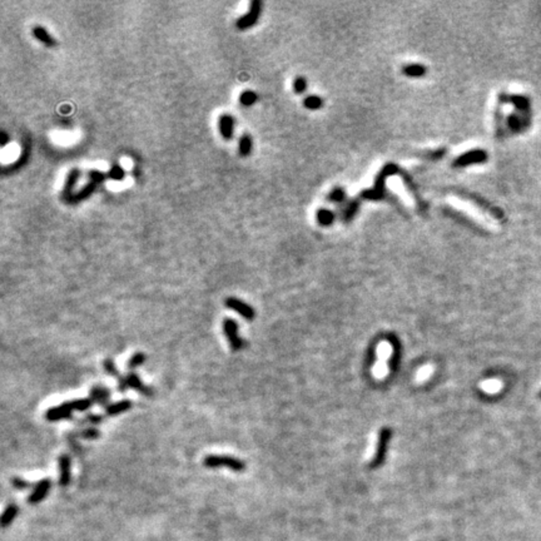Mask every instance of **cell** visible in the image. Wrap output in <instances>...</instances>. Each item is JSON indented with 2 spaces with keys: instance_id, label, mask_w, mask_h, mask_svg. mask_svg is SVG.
<instances>
[{
  "instance_id": "8",
  "label": "cell",
  "mask_w": 541,
  "mask_h": 541,
  "mask_svg": "<svg viewBox=\"0 0 541 541\" xmlns=\"http://www.w3.org/2000/svg\"><path fill=\"white\" fill-rule=\"evenodd\" d=\"M488 158L489 155L485 150H469V152L464 153L460 157L456 158L455 162H453V167H466L470 165H477V163H485Z\"/></svg>"
},
{
  "instance_id": "32",
  "label": "cell",
  "mask_w": 541,
  "mask_h": 541,
  "mask_svg": "<svg viewBox=\"0 0 541 541\" xmlns=\"http://www.w3.org/2000/svg\"><path fill=\"white\" fill-rule=\"evenodd\" d=\"M103 367H104L105 372L108 373V375L113 376V377H117V378H120L122 377V375L119 373L118 368H117L116 363H114V361L112 359H105L104 361H103Z\"/></svg>"
},
{
  "instance_id": "5",
  "label": "cell",
  "mask_w": 541,
  "mask_h": 541,
  "mask_svg": "<svg viewBox=\"0 0 541 541\" xmlns=\"http://www.w3.org/2000/svg\"><path fill=\"white\" fill-rule=\"evenodd\" d=\"M222 326L223 332H225L227 341H228L229 343V347H231L233 351H239V349H242L243 347H245V341H243V338L239 336L237 322L234 321V319L227 317V318H225V321H223Z\"/></svg>"
},
{
  "instance_id": "7",
  "label": "cell",
  "mask_w": 541,
  "mask_h": 541,
  "mask_svg": "<svg viewBox=\"0 0 541 541\" xmlns=\"http://www.w3.org/2000/svg\"><path fill=\"white\" fill-rule=\"evenodd\" d=\"M225 305L229 310H233L234 312L238 313L239 316H242L243 318L247 319V321H252V319L255 318V308L248 305V303H246L245 301L237 299V297H227Z\"/></svg>"
},
{
  "instance_id": "27",
  "label": "cell",
  "mask_w": 541,
  "mask_h": 541,
  "mask_svg": "<svg viewBox=\"0 0 541 541\" xmlns=\"http://www.w3.org/2000/svg\"><path fill=\"white\" fill-rule=\"evenodd\" d=\"M303 105L307 109H311V111H316V109H319L323 105V99L317 97V95H308L303 100Z\"/></svg>"
},
{
  "instance_id": "4",
  "label": "cell",
  "mask_w": 541,
  "mask_h": 541,
  "mask_svg": "<svg viewBox=\"0 0 541 541\" xmlns=\"http://www.w3.org/2000/svg\"><path fill=\"white\" fill-rule=\"evenodd\" d=\"M262 13V3L259 0H252L248 8V12L245 15H242L240 18L237 19L236 26L238 30H246L248 28H252L253 25H256V23L258 21L259 16Z\"/></svg>"
},
{
  "instance_id": "36",
  "label": "cell",
  "mask_w": 541,
  "mask_h": 541,
  "mask_svg": "<svg viewBox=\"0 0 541 541\" xmlns=\"http://www.w3.org/2000/svg\"><path fill=\"white\" fill-rule=\"evenodd\" d=\"M306 88H307V82H306V79L303 78V76H297L293 82L294 92H296L297 94H302Z\"/></svg>"
},
{
  "instance_id": "17",
  "label": "cell",
  "mask_w": 541,
  "mask_h": 541,
  "mask_svg": "<svg viewBox=\"0 0 541 541\" xmlns=\"http://www.w3.org/2000/svg\"><path fill=\"white\" fill-rule=\"evenodd\" d=\"M132 407V401L125 398V400H120L117 401V402L109 403V405L105 407V414L108 415V416H117V415L124 414V412H127L128 410H130Z\"/></svg>"
},
{
  "instance_id": "40",
  "label": "cell",
  "mask_w": 541,
  "mask_h": 541,
  "mask_svg": "<svg viewBox=\"0 0 541 541\" xmlns=\"http://www.w3.org/2000/svg\"><path fill=\"white\" fill-rule=\"evenodd\" d=\"M8 141H9V137H8L7 132H5V130H3V132H2V142H0L2 147H5V144L8 143Z\"/></svg>"
},
{
  "instance_id": "23",
  "label": "cell",
  "mask_w": 541,
  "mask_h": 541,
  "mask_svg": "<svg viewBox=\"0 0 541 541\" xmlns=\"http://www.w3.org/2000/svg\"><path fill=\"white\" fill-rule=\"evenodd\" d=\"M16 513H18V506L14 504L9 505V506L5 509L4 512L2 515V526L7 527L13 523V520L15 519Z\"/></svg>"
},
{
  "instance_id": "33",
  "label": "cell",
  "mask_w": 541,
  "mask_h": 541,
  "mask_svg": "<svg viewBox=\"0 0 541 541\" xmlns=\"http://www.w3.org/2000/svg\"><path fill=\"white\" fill-rule=\"evenodd\" d=\"M432 373H434V366H431V365L423 366V367H421L420 370L417 371L416 381L417 382H425L426 380L430 378V377L432 376Z\"/></svg>"
},
{
  "instance_id": "29",
  "label": "cell",
  "mask_w": 541,
  "mask_h": 541,
  "mask_svg": "<svg viewBox=\"0 0 541 541\" xmlns=\"http://www.w3.org/2000/svg\"><path fill=\"white\" fill-rule=\"evenodd\" d=\"M72 402H73V406H74L75 411H79V412L88 411L90 407L94 405V402H93V400L90 397L78 398V400H73Z\"/></svg>"
},
{
  "instance_id": "9",
  "label": "cell",
  "mask_w": 541,
  "mask_h": 541,
  "mask_svg": "<svg viewBox=\"0 0 541 541\" xmlns=\"http://www.w3.org/2000/svg\"><path fill=\"white\" fill-rule=\"evenodd\" d=\"M531 114H523V113H512L507 116L506 124L509 129L512 133L525 132L527 128L531 125Z\"/></svg>"
},
{
  "instance_id": "37",
  "label": "cell",
  "mask_w": 541,
  "mask_h": 541,
  "mask_svg": "<svg viewBox=\"0 0 541 541\" xmlns=\"http://www.w3.org/2000/svg\"><path fill=\"white\" fill-rule=\"evenodd\" d=\"M103 422V416L95 414H90L82 420V423H90V425H99Z\"/></svg>"
},
{
  "instance_id": "31",
  "label": "cell",
  "mask_w": 541,
  "mask_h": 541,
  "mask_svg": "<svg viewBox=\"0 0 541 541\" xmlns=\"http://www.w3.org/2000/svg\"><path fill=\"white\" fill-rule=\"evenodd\" d=\"M345 199H346V191L341 187L333 188L329 195V201L333 202V203H342Z\"/></svg>"
},
{
  "instance_id": "18",
  "label": "cell",
  "mask_w": 541,
  "mask_h": 541,
  "mask_svg": "<svg viewBox=\"0 0 541 541\" xmlns=\"http://www.w3.org/2000/svg\"><path fill=\"white\" fill-rule=\"evenodd\" d=\"M33 35L37 40H39L40 43L46 46H56L57 45V39L50 34V33L46 30L44 26L42 25H35L32 30Z\"/></svg>"
},
{
  "instance_id": "11",
  "label": "cell",
  "mask_w": 541,
  "mask_h": 541,
  "mask_svg": "<svg viewBox=\"0 0 541 541\" xmlns=\"http://www.w3.org/2000/svg\"><path fill=\"white\" fill-rule=\"evenodd\" d=\"M79 177H80V171H79L78 168L70 169L69 173H68L67 179H65V183H64V187H63V192H62V198L64 199L65 202H68V203H69L70 199L73 198V196L75 195L74 188H75L76 183H78Z\"/></svg>"
},
{
  "instance_id": "21",
  "label": "cell",
  "mask_w": 541,
  "mask_h": 541,
  "mask_svg": "<svg viewBox=\"0 0 541 541\" xmlns=\"http://www.w3.org/2000/svg\"><path fill=\"white\" fill-rule=\"evenodd\" d=\"M403 74L407 76H412V78H419V76H423L427 72L425 65L422 64H407L403 67L402 69Z\"/></svg>"
},
{
  "instance_id": "12",
  "label": "cell",
  "mask_w": 541,
  "mask_h": 541,
  "mask_svg": "<svg viewBox=\"0 0 541 541\" xmlns=\"http://www.w3.org/2000/svg\"><path fill=\"white\" fill-rule=\"evenodd\" d=\"M390 436H391V431L389 430V428H382L381 432H380V435H378V442H377L376 453L372 458V463H371L372 467L378 466L380 464L382 463V460H384L385 452H386L387 442H389Z\"/></svg>"
},
{
  "instance_id": "20",
  "label": "cell",
  "mask_w": 541,
  "mask_h": 541,
  "mask_svg": "<svg viewBox=\"0 0 541 541\" xmlns=\"http://www.w3.org/2000/svg\"><path fill=\"white\" fill-rule=\"evenodd\" d=\"M252 148H253L252 137L246 133V134H243L242 137H240L238 141L239 155L240 157H248V155L251 154V152H252Z\"/></svg>"
},
{
  "instance_id": "35",
  "label": "cell",
  "mask_w": 541,
  "mask_h": 541,
  "mask_svg": "<svg viewBox=\"0 0 541 541\" xmlns=\"http://www.w3.org/2000/svg\"><path fill=\"white\" fill-rule=\"evenodd\" d=\"M79 436L86 440H95L100 436V432L97 427H87L79 432Z\"/></svg>"
},
{
  "instance_id": "26",
  "label": "cell",
  "mask_w": 541,
  "mask_h": 541,
  "mask_svg": "<svg viewBox=\"0 0 541 541\" xmlns=\"http://www.w3.org/2000/svg\"><path fill=\"white\" fill-rule=\"evenodd\" d=\"M257 99H258V95L253 90H245L239 95V103L243 106L253 105L257 102Z\"/></svg>"
},
{
  "instance_id": "13",
  "label": "cell",
  "mask_w": 541,
  "mask_h": 541,
  "mask_svg": "<svg viewBox=\"0 0 541 541\" xmlns=\"http://www.w3.org/2000/svg\"><path fill=\"white\" fill-rule=\"evenodd\" d=\"M51 488V481L49 479H43L35 485L34 490L32 491L28 497V502L32 505L39 504L40 501H43V499L48 495L49 490Z\"/></svg>"
},
{
  "instance_id": "15",
  "label": "cell",
  "mask_w": 541,
  "mask_h": 541,
  "mask_svg": "<svg viewBox=\"0 0 541 541\" xmlns=\"http://www.w3.org/2000/svg\"><path fill=\"white\" fill-rule=\"evenodd\" d=\"M111 391H109V389H106L105 386H100V385H97V386H93L92 389H90L89 391V397L92 398L93 402L94 403H98V405L100 406H108L109 405V400H111Z\"/></svg>"
},
{
  "instance_id": "34",
  "label": "cell",
  "mask_w": 541,
  "mask_h": 541,
  "mask_svg": "<svg viewBox=\"0 0 541 541\" xmlns=\"http://www.w3.org/2000/svg\"><path fill=\"white\" fill-rule=\"evenodd\" d=\"M106 177H108V174L103 173V172L98 171V169H92V171L88 172L89 182L95 183V184H100V183L104 182Z\"/></svg>"
},
{
  "instance_id": "25",
  "label": "cell",
  "mask_w": 541,
  "mask_h": 541,
  "mask_svg": "<svg viewBox=\"0 0 541 541\" xmlns=\"http://www.w3.org/2000/svg\"><path fill=\"white\" fill-rule=\"evenodd\" d=\"M480 387L486 393H496L502 389V382L499 380H486L480 385Z\"/></svg>"
},
{
  "instance_id": "16",
  "label": "cell",
  "mask_w": 541,
  "mask_h": 541,
  "mask_svg": "<svg viewBox=\"0 0 541 541\" xmlns=\"http://www.w3.org/2000/svg\"><path fill=\"white\" fill-rule=\"evenodd\" d=\"M125 378H127L128 387H130V389L136 390L137 392H139L141 395H143V396H152L153 395V389H152V387H149V386H147V385H144L143 381H142L141 377L137 375L136 372H129L127 376H125Z\"/></svg>"
},
{
  "instance_id": "14",
  "label": "cell",
  "mask_w": 541,
  "mask_h": 541,
  "mask_svg": "<svg viewBox=\"0 0 541 541\" xmlns=\"http://www.w3.org/2000/svg\"><path fill=\"white\" fill-rule=\"evenodd\" d=\"M218 129H220L221 136L226 141L233 138L234 136V118L231 114H222L218 118Z\"/></svg>"
},
{
  "instance_id": "3",
  "label": "cell",
  "mask_w": 541,
  "mask_h": 541,
  "mask_svg": "<svg viewBox=\"0 0 541 541\" xmlns=\"http://www.w3.org/2000/svg\"><path fill=\"white\" fill-rule=\"evenodd\" d=\"M392 345L387 341H382L377 346V362L373 366L372 373L377 380H384L389 373V365L387 361L392 355Z\"/></svg>"
},
{
  "instance_id": "19",
  "label": "cell",
  "mask_w": 541,
  "mask_h": 541,
  "mask_svg": "<svg viewBox=\"0 0 541 541\" xmlns=\"http://www.w3.org/2000/svg\"><path fill=\"white\" fill-rule=\"evenodd\" d=\"M97 185L98 184H95V183L88 182L80 191H79V192H76L75 195L73 196V198L70 199L69 203L75 204V203H78V202H82V201H84V199L89 198V197L94 193V191L97 190Z\"/></svg>"
},
{
  "instance_id": "2",
  "label": "cell",
  "mask_w": 541,
  "mask_h": 541,
  "mask_svg": "<svg viewBox=\"0 0 541 541\" xmlns=\"http://www.w3.org/2000/svg\"><path fill=\"white\" fill-rule=\"evenodd\" d=\"M203 465L208 469H215V467H228L233 470L234 472L245 471L246 464L239 458L233 457L228 455H208L204 457Z\"/></svg>"
},
{
  "instance_id": "39",
  "label": "cell",
  "mask_w": 541,
  "mask_h": 541,
  "mask_svg": "<svg viewBox=\"0 0 541 541\" xmlns=\"http://www.w3.org/2000/svg\"><path fill=\"white\" fill-rule=\"evenodd\" d=\"M127 389H129V387H128L127 378H125V376H122L118 380V390L120 391V392H125Z\"/></svg>"
},
{
  "instance_id": "10",
  "label": "cell",
  "mask_w": 541,
  "mask_h": 541,
  "mask_svg": "<svg viewBox=\"0 0 541 541\" xmlns=\"http://www.w3.org/2000/svg\"><path fill=\"white\" fill-rule=\"evenodd\" d=\"M59 466V485L65 488L72 480V460L67 453H62L58 457Z\"/></svg>"
},
{
  "instance_id": "6",
  "label": "cell",
  "mask_w": 541,
  "mask_h": 541,
  "mask_svg": "<svg viewBox=\"0 0 541 541\" xmlns=\"http://www.w3.org/2000/svg\"><path fill=\"white\" fill-rule=\"evenodd\" d=\"M75 410L72 401H67V402L60 403L58 406L48 409V411L45 412V419L48 421H51V422L69 420L73 417V412Z\"/></svg>"
},
{
  "instance_id": "30",
  "label": "cell",
  "mask_w": 541,
  "mask_h": 541,
  "mask_svg": "<svg viewBox=\"0 0 541 541\" xmlns=\"http://www.w3.org/2000/svg\"><path fill=\"white\" fill-rule=\"evenodd\" d=\"M146 360H147V357L143 352H137V354L133 355V356L129 359V361H128V363H127L128 368H129V370H136L137 367L143 365V363L146 362Z\"/></svg>"
},
{
  "instance_id": "24",
  "label": "cell",
  "mask_w": 541,
  "mask_h": 541,
  "mask_svg": "<svg viewBox=\"0 0 541 541\" xmlns=\"http://www.w3.org/2000/svg\"><path fill=\"white\" fill-rule=\"evenodd\" d=\"M359 208H360L359 201L354 199V201L349 202V203L346 206V208L343 209L342 220L345 221V222H349V221H352V218H354L355 215H356V213L359 212Z\"/></svg>"
},
{
  "instance_id": "38",
  "label": "cell",
  "mask_w": 541,
  "mask_h": 541,
  "mask_svg": "<svg viewBox=\"0 0 541 541\" xmlns=\"http://www.w3.org/2000/svg\"><path fill=\"white\" fill-rule=\"evenodd\" d=\"M12 483L15 489H18V490H24V489H28L32 486V483L28 482L26 480L20 479V477H14V479L12 480Z\"/></svg>"
},
{
  "instance_id": "28",
  "label": "cell",
  "mask_w": 541,
  "mask_h": 541,
  "mask_svg": "<svg viewBox=\"0 0 541 541\" xmlns=\"http://www.w3.org/2000/svg\"><path fill=\"white\" fill-rule=\"evenodd\" d=\"M108 177L112 180H116V182H120V180L124 179L125 177V171L120 165H113L111 167L108 172Z\"/></svg>"
},
{
  "instance_id": "1",
  "label": "cell",
  "mask_w": 541,
  "mask_h": 541,
  "mask_svg": "<svg viewBox=\"0 0 541 541\" xmlns=\"http://www.w3.org/2000/svg\"><path fill=\"white\" fill-rule=\"evenodd\" d=\"M402 173L396 165H386L384 168L381 169V172L377 176L375 185H373L372 190H367L365 192H362L361 197L366 199H381L386 196V178L390 176H395V174Z\"/></svg>"
},
{
  "instance_id": "22",
  "label": "cell",
  "mask_w": 541,
  "mask_h": 541,
  "mask_svg": "<svg viewBox=\"0 0 541 541\" xmlns=\"http://www.w3.org/2000/svg\"><path fill=\"white\" fill-rule=\"evenodd\" d=\"M316 217H317V221H318V223L321 226H330V225H332L333 221H335V213L330 209L322 208V209L317 210Z\"/></svg>"
}]
</instances>
